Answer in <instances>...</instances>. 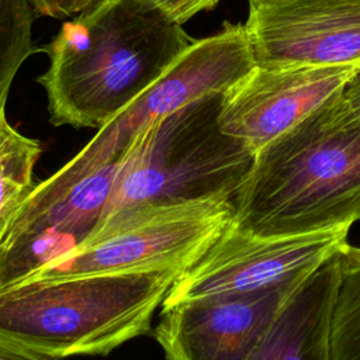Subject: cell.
I'll list each match as a JSON object with an SVG mask.
<instances>
[{
    "label": "cell",
    "mask_w": 360,
    "mask_h": 360,
    "mask_svg": "<svg viewBox=\"0 0 360 360\" xmlns=\"http://www.w3.org/2000/svg\"><path fill=\"white\" fill-rule=\"evenodd\" d=\"M194 42L152 0H104L65 22L38 77L49 121L100 129L145 93Z\"/></svg>",
    "instance_id": "1"
},
{
    "label": "cell",
    "mask_w": 360,
    "mask_h": 360,
    "mask_svg": "<svg viewBox=\"0 0 360 360\" xmlns=\"http://www.w3.org/2000/svg\"><path fill=\"white\" fill-rule=\"evenodd\" d=\"M232 202V222L259 235L360 221V120L340 91L256 152Z\"/></svg>",
    "instance_id": "2"
},
{
    "label": "cell",
    "mask_w": 360,
    "mask_h": 360,
    "mask_svg": "<svg viewBox=\"0 0 360 360\" xmlns=\"http://www.w3.org/2000/svg\"><path fill=\"white\" fill-rule=\"evenodd\" d=\"M180 269L32 278L0 290V340L49 359L108 354L150 330Z\"/></svg>",
    "instance_id": "3"
},
{
    "label": "cell",
    "mask_w": 360,
    "mask_h": 360,
    "mask_svg": "<svg viewBox=\"0 0 360 360\" xmlns=\"http://www.w3.org/2000/svg\"><path fill=\"white\" fill-rule=\"evenodd\" d=\"M222 100L224 91L201 96L139 134L121 162L98 228L136 210L233 198L256 152L222 131Z\"/></svg>",
    "instance_id": "4"
},
{
    "label": "cell",
    "mask_w": 360,
    "mask_h": 360,
    "mask_svg": "<svg viewBox=\"0 0 360 360\" xmlns=\"http://www.w3.org/2000/svg\"><path fill=\"white\" fill-rule=\"evenodd\" d=\"M121 162L97 160L80 150L31 188L0 239V290L27 280L93 236Z\"/></svg>",
    "instance_id": "5"
},
{
    "label": "cell",
    "mask_w": 360,
    "mask_h": 360,
    "mask_svg": "<svg viewBox=\"0 0 360 360\" xmlns=\"http://www.w3.org/2000/svg\"><path fill=\"white\" fill-rule=\"evenodd\" d=\"M232 219L233 202L226 197L136 210L107 222L89 240L27 280L173 267L186 270Z\"/></svg>",
    "instance_id": "6"
},
{
    "label": "cell",
    "mask_w": 360,
    "mask_h": 360,
    "mask_svg": "<svg viewBox=\"0 0 360 360\" xmlns=\"http://www.w3.org/2000/svg\"><path fill=\"white\" fill-rule=\"evenodd\" d=\"M352 225L295 235H259L231 222L169 290L160 308L215 295H238L301 280L347 243Z\"/></svg>",
    "instance_id": "7"
},
{
    "label": "cell",
    "mask_w": 360,
    "mask_h": 360,
    "mask_svg": "<svg viewBox=\"0 0 360 360\" xmlns=\"http://www.w3.org/2000/svg\"><path fill=\"white\" fill-rule=\"evenodd\" d=\"M256 65L245 24L225 22L191 46L134 103L101 127L83 148L101 160H122L158 117L208 93L225 91Z\"/></svg>",
    "instance_id": "8"
},
{
    "label": "cell",
    "mask_w": 360,
    "mask_h": 360,
    "mask_svg": "<svg viewBox=\"0 0 360 360\" xmlns=\"http://www.w3.org/2000/svg\"><path fill=\"white\" fill-rule=\"evenodd\" d=\"M304 278L263 291L165 307L153 336L166 360H248Z\"/></svg>",
    "instance_id": "9"
},
{
    "label": "cell",
    "mask_w": 360,
    "mask_h": 360,
    "mask_svg": "<svg viewBox=\"0 0 360 360\" xmlns=\"http://www.w3.org/2000/svg\"><path fill=\"white\" fill-rule=\"evenodd\" d=\"M352 65H255L224 91L219 125L257 152L338 94Z\"/></svg>",
    "instance_id": "10"
},
{
    "label": "cell",
    "mask_w": 360,
    "mask_h": 360,
    "mask_svg": "<svg viewBox=\"0 0 360 360\" xmlns=\"http://www.w3.org/2000/svg\"><path fill=\"white\" fill-rule=\"evenodd\" d=\"M256 65L360 62V0H271L249 6Z\"/></svg>",
    "instance_id": "11"
},
{
    "label": "cell",
    "mask_w": 360,
    "mask_h": 360,
    "mask_svg": "<svg viewBox=\"0 0 360 360\" xmlns=\"http://www.w3.org/2000/svg\"><path fill=\"white\" fill-rule=\"evenodd\" d=\"M335 283L336 255L298 284L248 360H329Z\"/></svg>",
    "instance_id": "12"
},
{
    "label": "cell",
    "mask_w": 360,
    "mask_h": 360,
    "mask_svg": "<svg viewBox=\"0 0 360 360\" xmlns=\"http://www.w3.org/2000/svg\"><path fill=\"white\" fill-rule=\"evenodd\" d=\"M329 360H360V246L336 253V283L328 325Z\"/></svg>",
    "instance_id": "13"
},
{
    "label": "cell",
    "mask_w": 360,
    "mask_h": 360,
    "mask_svg": "<svg viewBox=\"0 0 360 360\" xmlns=\"http://www.w3.org/2000/svg\"><path fill=\"white\" fill-rule=\"evenodd\" d=\"M39 155L38 141L14 129L6 105H0V239L13 211L35 186L32 174Z\"/></svg>",
    "instance_id": "14"
},
{
    "label": "cell",
    "mask_w": 360,
    "mask_h": 360,
    "mask_svg": "<svg viewBox=\"0 0 360 360\" xmlns=\"http://www.w3.org/2000/svg\"><path fill=\"white\" fill-rule=\"evenodd\" d=\"M32 8L27 0H0V105L22 62L32 49Z\"/></svg>",
    "instance_id": "15"
},
{
    "label": "cell",
    "mask_w": 360,
    "mask_h": 360,
    "mask_svg": "<svg viewBox=\"0 0 360 360\" xmlns=\"http://www.w3.org/2000/svg\"><path fill=\"white\" fill-rule=\"evenodd\" d=\"M34 11L53 18H69L89 13L104 0H28Z\"/></svg>",
    "instance_id": "16"
},
{
    "label": "cell",
    "mask_w": 360,
    "mask_h": 360,
    "mask_svg": "<svg viewBox=\"0 0 360 360\" xmlns=\"http://www.w3.org/2000/svg\"><path fill=\"white\" fill-rule=\"evenodd\" d=\"M173 21L183 25L195 14L214 8L221 0H152Z\"/></svg>",
    "instance_id": "17"
},
{
    "label": "cell",
    "mask_w": 360,
    "mask_h": 360,
    "mask_svg": "<svg viewBox=\"0 0 360 360\" xmlns=\"http://www.w3.org/2000/svg\"><path fill=\"white\" fill-rule=\"evenodd\" d=\"M340 97L349 111L360 120V62L340 90Z\"/></svg>",
    "instance_id": "18"
},
{
    "label": "cell",
    "mask_w": 360,
    "mask_h": 360,
    "mask_svg": "<svg viewBox=\"0 0 360 360\" xmlns=\"http://www.w3.org/2000/svg\"><path fill=\"white\" fill-rule=\"evenodd\" d=\"M0 360H53L8 342L0 340Z\"/></svg>",
    "instance_id": "19"
},
{
    "label": "cell",
    "mask_w": 360,
    "mask_h": 360,
    "mask_svg": "<svg viewBox=\"0 0 360 360\" xmlns=\"http://www.w3.org/2000/svg\"><path fill=\"white\" fill-rule=\"evenodd\" d=\"M266 1H271V0H248L249 6H255V4H260V3H266Z\"/></svg>",
    "instance_id": "20"
}]
</instances>
